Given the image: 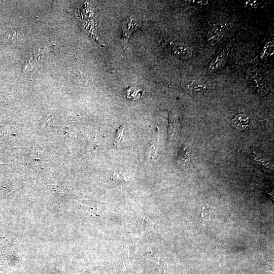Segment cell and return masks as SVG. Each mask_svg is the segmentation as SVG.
Segmentation results:
<instances>
[{"mask_svg":"<svg viewBox=\"0 0 274 274\" xmlns=\"http://www.w3.org/2000/svg\"><path fill=\"white\" fill-rule=\"evenodd\" d=\"M23 28L22 27L13 28L7 31L3 36L2 41L3 43H12L21 37Z\"/></svg>","mask_w":274,"mask_h":274,"instance_id":"obj_6","label":"cell"},{"mask_svg":"<svg viewBox=\"0 0 274 274\" xmlns=\"http://www.w3.org/2000/svg\"><path fill=\"white\" fill-rule=\"evenodd\" d=\"M225 25L223 23H218L213 25L207 34V41L212 46L217 44L224 36Z\"/></svg>","mask_w":274,"mask_h":274,"instance_id":"obj_3","label":"cell"},{"mask_svg":"<svg viewBox=\"0 0 274 274\" xmlns=\"http://www.w3.org/2000/svg\"><path fill=\"white\" fill-rule=\"evenodd\" d=\"M123 126H120L117 130L115 140V144L120 143L123 138Z\"/></svg>","mask_w":274,"mask_h":274,"instance_id":"obj_11","label":"cell"},{"mask_svg":"<svg viewBox=\"0 0 274 274\" xmlns=\"http://www.w3.org/2000/svg\"><path fill=\"white\" fill-rule=\"evenodd\" d=\"M232 45L226 46L210 62L208 70L211 72H215L225 63L231 49Z\"/></svg>","mask_w":274,"mask_h":274,"instance_id":"obj_4","label":"cell"},{"mask_svg":"<svg viewBox=\"0 0 274 274\" xmlns=\"http://www.w3.org/2000/svg\"><path fill=\"white\" fill-rule=\"evenodd\" d=\"M246 79L251 87L259 94H265L268 86L264 76L256 68H249L246 73Z\"/></svg>","mask_w":274,"mask_h":274,"instance_id":"obj_1","label":"cell"},{"mask_svg":"<svg viewBox=\"0 0 274 274\" xmlns=\"http://www.w3.org/2000/svg\"><path fill=\"white\" fill-rule=\"evenodd\" d=\"M191 3L193 4L194 5H204L207 4L208 2V1H189Z\"/></svg>","mask_w":274,"mask_h":274,"instance_id":"obj_14","label":"cell"},{"mask_svg":"<svg viewBox=\"0 0 274 274\" xmlns=\"http://www.w3.org/2000/svg\"><path fill=\"white\" fill-rule=\"evenodd\" d=\"M158 143V131L156 129L154 136L152 137L150 142V146L146 151V156L148 158H153L156 152L157 147Z\"/></svg>","mask_w":274,"mask_h":274,"instance_id":"obj_9","label":"cell"},{"mask_svg":"<svg viewBox=\"0 0 274 274\" xmlns=\"http://www.w3.org/2000/svg\"><path fill=\"white\" fill-rule=\"evenodd\" d=\"M211 210V206H209L208 204H206L203 207H202V210L200 213L201 217L202 218L209 217L210 215Z\"/></svg>","mask_w":274,"mask_h":274,"instance_id":"obj_12","label":"cell"},{"mask_svg":"<svg viewBox=\"0 0 274 274\" xmlns=\"http://www.w3.org/2000/svg\"><path fill=\"white\" fill-rule=\"evenodd\" d=\"M187 86L194 92H202L206 89L204 84L196 81H191L187 84Z\"/></svg>","mask_w":274,"mask_h":274,"instance_id":"obj_10","label":"cell"},{"mask_svg":"<svg viewBox=\"0 0 274 274\" xmlns=\"http://www.w3.org/2000/svg\"><path fill=\"white\" fill-rule=\"evenodd\" d=\"M260 3L257 1H248L245 2V4L247 7H250L252 8H256L258 7Z\"/></svg>","mask_w":274,"mask_h":274,"instance_id":"obj_13","label":"cell"},{"mask_svg":"<svg viewBox=\"0 0 274 274\" xmlns=\"http://www.w3.org/2000/svg\"><path fill=\"white\" fill-rule=\"evenodd\" d=\"M138 26L139 23L134 16L128 17L123 21L122 24L121 31L124 49L127 46L128 39L131 34L138 28Z\"/></svg>","mask_w":274,"mask_h":274,"instance_id":"obj_2","label":"cell"},{"mask_svg":"<svg viewBox=\"0 0 274 274\" xmlns=\"http://www.w3.org/2000/svg\"><path fill=\"white\" fill-rule=\"evenodd\" d=\"M126 96L128 99L135 100L142 97L143 90L141 88L132 86L128 87L126 90Z\"/></svg>","mask_w":274,"mask_h":274,"instance_id":"obj_8","label":"cell"},{"mask_svg":"<svg viewBox=\"0 0 274 274\" xmlns=\"http://www.w3.org/2000/svg\"><path fill=\"white\" fill-rule=\"evenodd\" d=\"M172 52L177 57L187 59L192 54V50L188 45L183 43H178L174 44Z\"/></svg>","mask_w":274,"mask_h":274,"instance_id":"obj_5","label":"cell"},{"mask_svg":"<svg viewBox=\"0 0 274 274\" xmlns=\"http://www.w3.org/2000/svg\"><path fill=\"white\" fill-rule=\"evenodd\" d=\"M249 118L245 114H238L232 119V125L237 129L243 130L248 126Z\"/></svg>","mask_w":274,"mask_h":274,"instance_id":"obj_7","label":"cell"}]
</instances>
